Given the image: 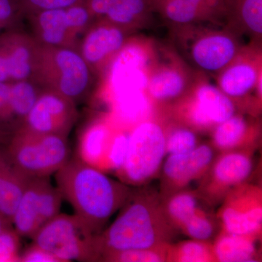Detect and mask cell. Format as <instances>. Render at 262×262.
Here are the masks:
<instances>
[{"instance_id": "7a4b0ae2", "label": "cell", "mask_w": 262, "mask_h": 262, "mask_svg": "<svg viewBox=\"0 0 262 262\" xmlns=\"http://www.w3.org/2000/svg\"><path fill=\"white\" fill-rule=\"evenodd\" d=\"M121 212L106 230L96 237L98 260L110 253L164 246L168 237V219L147 196L129 195Z\"/></svg>"}, {"instance_id": "3957f363", "label": "cell", "mask_w": 262, "mask_h": 262, "mask_svg": "<svg viewBox=\"0 0 262 262\" xmlns=\"http://www.w3.org/2000/svg\"><path fill=\"white\" fill-rule=\"evenodd\" d=\"M93 74L77 49L40 44L32 79L77 103L89 93Z\"/></svg>"}, {"instance_id": "8d00e7d4", "label": "cell", "mask_w": 262, "mask_h": 262, "mask_svg": "<svg viewBox=\"0 0 262 262\" xmlns=\"http://www.w3.org/2000/svg\"><path fill=\"white\" fill-rule=\"evenodd\" d=\"M10 84L11 82H0V122L10 124Z\"/></svg>"}, {"instance_id": "ffe728a7", "label": "cell", "mask_w": 262, "mask_h": 262, "mask_svg": "<svg viewBox=\"0 0 262 262\" xmlns=\"http://www.w3.org/2000/svg\"><path fill=\"white\" fill-rule=\"evenodd\" d=\"M29 178L15 168L0 149V213L11 221Z\"/></svg>"}, {"instance_id": "52a82bcc", "label": "cell", "mask_w": 262, "mask_h": 262, "mask_svg": "<svg viewBox=\"0 0 262 262\" xmlns=\"http://www.w3.org/2000/svg\"><path fill=\"white\" fill-rule=\"evenodd\" d=\"M166 153V134L158 122L144 120L129 134L125 159L119 169L124 182L141 184L159 170Z\"/></svg>"}, {"instance_id": "cb8c5ba5", "label": "cell", "mask_w": 262, "mask_h": 262, "mask_svg": "<svg viewBox=\"0 0 262 262\" xmlns=\"http://www.w3.org/2000/svg\"><path fill=\"white\" fill-rule=\"evenodd\" d=\"M213 251L215 259L223 262L253 261L256 253L253 237L226 232L217 239Z\"/></svg>"}, {"instance_id": "7c38bea8", "label": "cell", "mask_w": 262, "mask_h": 262, "mask_svg": "<svg viewBox=\"0 0 262 262\" xmlns=\"http://www.w3.org/2000/svg\"><path fill=\"white\" fill-rule=\"evenodd\" d=\"M215 76L217 87L234 102L253 92L261 99V44L244 45L235 58Z\"/></svg>"}, {"instance_id": "8992f818", "label": "cell", "mask_w": 262, "mask_h": 262, "mask_svg": "<svg viewBox=\"0 0 262 262\" xmlns=\"http://www.w3.org/2000/svg\"><path fill=\"white\" fill-rule=\"evenodd\" d=\"M95 233L78 215L58 213L33 236V244L61 262L96 261Z\"/></svg>"}, {"instance_id": "6da1fadb", "label": "cell", "mask_w": 262, "mask_h": 262, "mask_svg": "<svg viewBox=\"0 0 262 262\" xmlns=\"http://www.w3.org/2000/svg\"><path fill=\"white\" fill-rule=\"evenodd\" d=\"M56 180L63 199L97 234L130 195L126 186L80 159L69 160L56 172Z\"/></svg>"}, {"instance_id": "f35d334b", "label": "cell", "mask_w": 262, "mask_h": 262, "mask_svg": "<svg viewBox=\"0 0 262 262\" xmlns=\"http://www.w3.org/2000/svg\"><path fill=\"white\" fill-rule=\"evenodd\" d=\"M183 1L193 3V4L213 10L223 18L224 23H225L223 2H222V0H183Z\"/></svg>"}, {"instance_id": "e575fe53", "label": "cell", "mask_w": 262, "mask_h": 262, "mask_svg": "<svg viewBox=\"0 0 262 262\" xmlns=\"http://www.w3.org/2000/svg\"><path fill=\"white\" fill-rule=\"evenodd\" d=\"M21 12L19 2L0 0V29L14 24Z\"/></svg>"}, {"instance_id": "ba28073f", "label": "cell", "mask_w": 262, "mask_h": 262, "mask_svg": "<svg viewBox=\"0 0 262 262\" xmlns=\"http://www.w3.org/2000/svg\"><path fill=\"white\" fill-rule=\"evenodd\" d=\"M163 48V58L156 53L146 72V96L155 102L178 101L192 87L198 72L172 48Z\"/></svg>"}, {"instance_id": "8fae6325", "label": "cell", "mask_w": 262, "mask_h": 262, "mask_svg": "<svg viewBox=\"0 0 262 262\" xmlns=\"http://www.w3.org/2000/svg\"><path fill=\"white\" fill-rule=\"evenodd\" d=\"M134 32L105 18H96L82 35L77 51L93 73H101L121 53Z\"/></svg>"}, {"instance_id": "f1b7e54d", "label": "cell", "mask_w": 262, "mask_h": 262, "mask_svg": "<svg viewBox=\"0 0 262 262\" xmlns=\"http://www.w3.org/2000/svg\"><path fill=\"white\" fill-rule=\"evenodd\" d=\"M163 246L144 249H130L117 251L103 256L106 261L120 262H158L167 259L168 251Z\"/></svg>"}, {"instance_id": "7402d4cb", "label": "cell", "mask_w": 262, "mask_h": 262, "mask_svg": "<svg viewBox=\"0 0 262 262\" xmlns=\"http://www.w3.org/2000/svg\"><path fill=\"white\" fill-rule=\"evenodd\" d=\"M252 169V160L247 155L228 153L215 163L213 170V180L220 187L234 188L241 185L249 177Z\"/></svg>"}, {"instance_id": "d6986e66", "label": "cell", "mask_w": 262, "mask_h": 262, "mask_svg": "<svg viewBox=\"0 0 262 262\" xmlns=\"http://www.w3.org/2000/svg\"><path fill=\"white\" fill-rule=\"evenodd\" d=\"M154 13L171 26L192 24L225 25L224 19L213 10L183 0H149Z\"/></svg>"}, {"instance_id": "d590c367", "label": "cell", "mask_w": 262, "mask_h": 262, "mask_svg": "<svg viewBox=\"0 0 262 262\" xmlns=\"http://www.w3.org/2000/svg\"><path fill=\"white\" fill-rule=\"evenodd\" d=\"M18 262H61L51 253L32 244L20 253Z\"/></svg>"}, {"instance_id": "44dd1931", "label": "cell", "mask_w": 262, "mask_h": 262, "mask_svg": "<svg viewBox=\"0 0 262 262\" xmlns=\"http://www.w3.org/2000/svg\"><path fill=\"white\" fill-rule=\"evenodd\" d=\"M153 15L149 0H117L103 18L136 32L149 27L152 23Z\"/></svg>"}, {"instance_id": "9c48e42d", "label": "cell", "mask_w": 262, "mask_h": 262, "mask_svg": "<svg viewBox=\"0 0 262 262\" xmlns=\"http://www.w3.org/2000/svg\"><path fill=\"white\" fill-rule=\"evenodd\" d=\"M62 200L61 192L48 177L29 179L12 218L13 228L20 237L32 238L60 213Z\"/></svg>"}, {"instance_id": "ac0fdd59", "label": "cell", "mask_w": 262, "mask_h": 262, "mask_svg": "<svg viewBox=\"0 0 262 262\" xmlns=\"http://www.w3.org/2000/svg\"><path fill=\"white\" fill-rule=\"evenodd\" d=\"M225 26L239 37L261 44L262 0H222Z\"/></svg>"}, {"instance_id": "5b68a950", "label": "cell", "mask_w": 262, "mask_h": 262, "mask_svg": "<svg viewBox=\"0 0 262 262\" xmlns=\"http://www.w3.org/2000/svg\"><path fill=\"white\" fill-rule=\"evenodd\" d=\"M5 151L15 168L29 179L48 177L70 160L67 136L20 129L13 133Z\"/></svg>"}, {"instance_id": "5bb4252c", "label": "cell", "mask_w": 262, "mask_h": 262, "mask_svg": "<svg viewBox=\"0 0 262 262\" xmlns=\"http://www.w3.org/2000/svg\"><path fill=\"white\" fill-rule=\"evenodd\" d=\"M220 219L226 232L254 237L261 230L262 224L259 188L251 185L234 187L226 198Z\"/></svg>"}, {"instance_id": "4dcf8cb0", "label": "cell", "mask_w": 262, "mask_h": 262, "mask_svg": "<svg viewBox=\"0 0 262 262\" xmlns=\"http://www.w3.org/2000/svg\"><path fill=\"white\" fill-rule=\"evenodd\" d=\"M181 229L191 238L201 241L211 238L214 232L213 222L201 208Z\"/></svg>"}, {"instance_id": "ab89813d", "label": "cell", "mask_w": 262, "mask_h": 262, "mask_svg": "<svg viewBox=\"0 0 262 262\" xmlns=\"http://www.w3.org/2000/svg\"><path fill=\"white\" fill-rule=\"evenodd\" d=\"M0 82H11L6 56L0 46Z\"/></svg>"}, {"instance_id": "74e56055", "label": "cell", "mask_w": 262, "mask_h": 262, "mask_svg": "<svg viewBox=\"0 0 262 262\" xmlns=\"http://www.w3.org/2000/svg\"><path fill=\"white\" fill-rule=\"evenodd\" d=\"M117 1V0H86V5L96 19L103 18L107 14Z\"/></svg>"}, {"instance_id": "9a60e30c", "label": "cell", "mask_w": 262, "mask_h": 262, "mask_svg": "<svg viewBox=\"0 0 262 262\" xmlns=\"http://www.w3.org/2000/svg\"><path fill=\"white\" fill-rule=\"evenodd\" d=\"M39 45L35 38L24 32H8L0 37L11 82L32 79Z\"/></svg>"}, {"instance_id": "484cf974", "label": "cell", "mask_w": 262, "mask_h": 262, "mask_svg": "<svg viewBox=\"0 0 262 262\" xmlns=\"http://www.w3.org/2000/svg\"><path fill=\"white\" fill-rule=\"evenodd\" d=\"M253 131L248 120L235 114L213 128V143L219 149H232L242 144Z\"/></svg>"}, {"instance_id": "2e32d148", "label": "cell", "mask_w": 262, "mask_h": 262, "mask_svg": "<svg viewBox=\"0 0 262 262\" xmlns=\"http://www.w3.org/2000/svg\"><path fill=\"white\" fill-rule=\"evenodd\" d=\"M213 158V149L206 144L188 152L170 155L164 165V176L170 184L183 187L206 173Z\"/></svg>"}, {"instance_id": "d6a6232c", "label": "cell", "mask_w": 262, "mask_h": 262, "mask_svg": "<svg viewBox=\"0 0 262 262\" xmlns=\"http://www.w3.org/2000/svg\"><path fill=\"white\" fill-rule=\"evenodd\" d=\"M86 3V0H20V8L29 15L43 10L65 9Z\"/></svg>"}, {"instance_id": "836d02e7", "label": "cell", "mask_w": 262, "mask_h": 262, "mask_svg": "<svg viewBox=\"0 0 262 262\" xmlns=\"http://www.w3.org/2000/svg\"><path fill=\"white\" fill-rule=\"evenodd\" d=\"M129 134L120 133L113 136L108 150L107 162L110 166L119 170L126 157L128 147Z\"/></svg>"}, {"instance_id": "1f68e13d", "label": "cell", "mask_w": 262, "mask_h": 262, "mask_svg": "<svg viewBox=\"0 0 262 262\" xmlns=\"http://www.w3.org/2000/svg\"><path fill=\"white\" fill-rule=\"evenodd\" d=\"M20 236L13 226L0 233V262H18Z\"/></svg>"}, {"instance_id": "e0dca14e", "label": "cell", "mask_w": 262, "mask_h": 262, "mask_svg": "<svg viewBox=\"0 0 262 262\" xmlns=\"http://www.w3.org/2000/svg\"><path fill=\"white\" fill-rule=\"evenodd\" d=\"M34 37L45 46L77 49L78 39L71 30L67 8L43 10L29 15Z\"/></svg>"}, {"instance_id": "603a6c76", "label": "cell", "mask_w": 262, "mask_h": 262, "mask_svg": "<svg viewBox=\"0 0 262 262\" xmlns=\"http://www.w3.org/2000/svg\"><path fill=\"white\" fill-rule=\"evenodd\" d=\"M43 88L32 79L15 81L10 84V125L13 133L23 124L37 102Z\"/></svg>"}, {"instance_id": "f546056e", "label": "cell", "mask_w": 262, "mask_h": 262, "mask_svg": "<svg viewBox=\"0 0 262 262\" xmlns=\"http://www.w3.org/2000/svg\"><path fill=\"white\" fill-rule=\"evenodd\" d=\"M196 143L194 131L187 127H176L166 136V152L169 155L188 152L198 146Z\"/></svg>"}, {"instance_id": "30bf717a", "label": "cell", "mask_w": 262, "mask_h": 262, "mask_svg": "<svg viewBox=\"0 0 262 262\" xmlns=\"http://www.w3.org/2000/svg\"><path fill=\"white\" fill-rule=\"evenodd\" d=\"M180 101L182 115L194 128L208 130L235 115V103L198 72L192 87Z\"/></svg>"}, {"instance_id": "4fadbf2b", "label": "cell", "mask_w": 262, "mask_h": 262, "mask_svg": "<svg viewBox=\"0 0 262 262\" xmlns=\"http://www.w3.org/2000/svg\"><path fill=\"white\" fill-rule=\"evenodd\" d=\"M77 118L74 101L55 91L44 89L18 129L34 134L67 136Z\"/></svg>"}, {"instance_id": "83f0119b", "label": "cell", "mask_w": 262, "mask_h": 262, "mask_svg": "<svg viewBox=\"0 0 262 262\" xmlns=\"http://www.w3.org/2000/svg\"><path fill=\"white\" fill-rule=\"evenodd\" d=\"M176 261L205 262L214 261L213 248L205 241H193L182 243L168 251V257Z\"/></svg>"}, {"instance_id": "4316f807", "label": "cell", "mask_w": 262, "mask_h": 262, "mask_svg": "<svg viewBox=\"0 0 262 262\" xmlns=\"http://www.w3.org/2000/svg\"><path fill=\"white\" fill-rule=\"evenodd\" d=\"M199 209L196 196L192 193L183 192L175 194L169 200L165 214L173 225L181 229Z\"/></svg>"}, {"instance_id": "277c9868", "label": "cell", "mask_w": 262, "mask_h": 262, "mask_svg": "<svg viewBox=\"0 0 262 262\" xmlns=\"http://www.w3.org/2000/svg\"><path fill=\"white\" fill-rule=\"evenodd\" d=\"M205 24L171 26L176 42L198 72L216 75L244 47L236 33L225 27L211 29Z\"/></svg>"}, {"instance_id": "d4e9b609", "label": "cell", "mask_w": 262, "mask_h": 262, "mask_svg": "<svg viewBox=\"0 0 262 262\" xmlns=\"http://www.w3.org/2000/svg\"><path fill=\"white\" fill-rule=\"evenodd\" d=\"M111 130L106 124L97 122L88 128L81 141L80 153L82 160L92 165H97L107 158L111 145Z\"/></svg>"}]
</instances>
